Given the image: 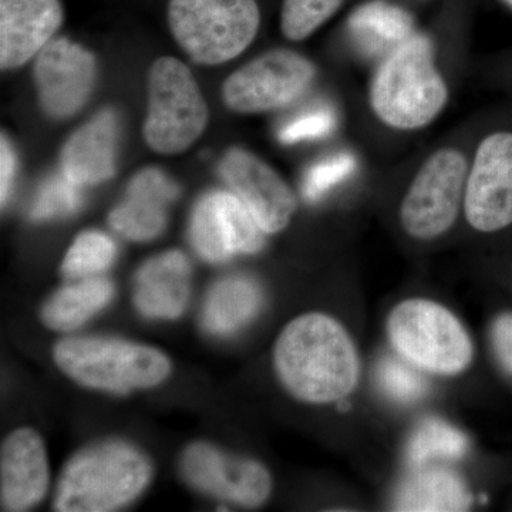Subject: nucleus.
<instances>
[{
    "instance_id": "obj_26",
    "label": "nucleus",
    "mask_w": 512,
    "mask_h": 512,
    "mask_svg": "<svg viewBox=\"0 0 512 512\" xmlns=\"http://www.w3.org/2000/svg\"><path fill=\"white\" fill-rule=\"evenodd\" d=\"M342 3L343 0H284L282 33L293 42H301L328 22Z\"/></svg>"
},
{
    "instance_id": "obj_19",
    "label": "nucleus",
    "mask_w": 512,
    "mask_h": 512,
    "mask_svg": "<svg viewBox=\"0 0 512 512\" xmlns=\"http://www.w3.org/2000/svg\"><path fill=\"white\" fill-rule=\"evenodd\" d=\"M191 293V265L180 251H167L144 262L134 278L133 301L151 319L180 318Z\"/></svg>"
},
{
    "instance_id": "obj_10",
    "label": "nucleus",
    "mask_w": 512,
    "mask_h": 512,
    "mask_svg": "<svg viewBox=\"0 0 512 512\" xmlns=\"http://www.w3.org/2000/svg\"><path fill=\"white\" fill-rule=\"evenodd\" d=\"M264 229L234 192L211 191L195 205L190 222L192 247L204 261L225 262L264 247Z\"/></svg>"
},
{
    "instance_id": "obj_5",
    "label": "nucleus",
    "mask_w": 512,
    "mask_h": 512,
    "mask_svg": "<svg viewBox=\"0 0 512 512\" xmlns=\"http://www.w3.org/2000/svg\"><path fill=\"white\" fill-rule=\"evenodd\" d=\"M168 26L194 62L217 66L235 59L258 35L256 0H170Z\"/></svg>"
},
{
    "instance_id": "obj_9",
    "label": "nucleus",
    "mask_w": 512,
    "mask_h": 512,
    "mask_svg": "<svg viewBox=\"0 0 512 512\" xmlns=\"http://www.w3.org/2000/svg\"><path fill=\"white\" fill-rule=\"evenodd\" d=\"M315 77V64L305 56L288 49L269 50L227 77L222 100L235 113L278 110L308 92Z\"/></svg>"
},
{
    "instance_id": "obj_2",
    "label": "nucleus",
    "mask_w": 512,
    "mask_h": 512,
    "mask_svg": "<svg viewBox=\"0 0 512 512\" xmlns=\"http://www.w3.org/2000/svg\"><path fill=\"white\" fill-rule=\"evenodd\" d=\"M153 466L140 448L124 440H106L74 454L57 481L55 510H120L143 493Z\"/></svg>"
},
{
    "instance_id": "obj_1",
    "label": "nucleus",
    "mask_w": 512,
    "mask_h": 512,
    "mask_svg": "<svg viewBox=\"0 0 512 512\" xmlns=\"http://www.w3.org/2000/svg\"><path fill=\"white\" fill-rule=\"evenodd\" d=\"M275 369L301 402L326 404L349 396L359 382V356L346 329L325 313H306L276 340Z\"/></svg>"
},
{
    "instance_id": "obj_27",
    "label": "nucleus",
    "mask_w": 512,
    "mask_h": 512,
    "mask_svg": "<svg viewBox=\"0 0 512 512\" xmlns=\"http://www.w3.org/2000/svg\"><path fill=\"white\" fill-rule=\"evenodd\" d=\"M80 188L64 174L50 177L37 191L30 218L33 221H49L73 214L82 205Z\"/></svg>"
},
{
    "instance_id": "obj_23",
    "label": "nucleus",
    "mask_w": 512,
    "mask_h": 512,
    "mask_svg": "<svg viewBox=\"0 0 512 512\" xmlns=\"http://www.w3.org/2000/svg\"><path fill=\"white\" fill-rule=\"evenodd\" d=\"M114 296L113 282L101 276L82 278L60 288L43 305L42 320L47 328L70 332L109 306Z\"/></svg>"
},
{
    "instance_id": "obj_32",
    "label": "nucleus",
    "mask_w": 512,
    "mask_h": 512,
    "mask_svg": "<svg viewBox=\"0 0 512 512\" xmlns=\"http://www.w3.org/2000/svg\"><path fill=\"white\" fill-rule=\"evenodd\" d=\"M16 170H18V160H16L15 150H13L8 137L2 134V141H0V197H2V205H5L9 200L13 183H15Z\"/></svg>"
},
{
    "instance_id": "obj_6",
    "label": "nucleus",
    "mask_w": 512,
    "mask_h": 512,
    "mask_svg": "<svg viewBox=\"0 0 512 512\" xmlns=\"http://www.w3.org/2000/svg\"><path fill=\"white\" fill-rule=\"evenodd\" d=\"M210 120L197 80L181 60L157 59L148 73L147 146L164 156L184 153L202 136Z\"/></svg>"
},
{
    "instance_id": "obj_25",
    "label": "nucleus",
    "mask_w": 512,
    "mask_h": 512,
    "mask_svg": "<svg viewBox=\"0 0 512 512\" xmlns=\"http://www.w3.org/2000/svg\"><path fill=\"white\" fill-rule=\"evenodd\" d=\"M116 255V244L109 235L100 231L82 232L64 256L62 274L72 279L97 276L113 265Z\"/></svg>"
},
{
    "instance_id": "obj_4",
    "label": "nucleus",
    "mask_w": 512,
    "mask_h": 512,
    "mask_svg": "<svg viewBox=\"0 0 512 512\" xmlns=\"http://www.w3.org/2000/svg\"><path fill=\"white\" fill-rule=\"evenodd\" d=\"M53 357L74 382L116 394L156 387L171 372L170 360L160 350L121 339H63Z\"/></svg>"
},
{
    "instance_id": "obj_8",
    "label": "nucleus",
    "mask_w": 512,
    "mask_h": 512,
    "mask_svg": "<svg viewBox=\"0 0 512 512\" xmlns=\"http://www.w3.org/2000/svg\"><path fill=\"white\" fill-rule=\"evenodd\" d=\"M467 161L457 150L437 151L414 177L400 207L410 237L430 241L453 227L466 194Z\"/></svg>"
},
{
    "instance_id": "obj_16",
    "label": "nucleus",
    "mask_w": 512,
    "mask_h": 512,
    "mask_svg": "<svg viewBox=\"0 0 512 512\" xmlns=\"http://www.w3.org/2000/svg\"><path fill=\"white\" fill-rule=\"evenodd\" d=\"M60 0H0V67L19 69L39 55L62 26Z\"/></svg>"
},
{
    "instance_id": "obj_31",
    "label": "nucleus",
    "mask_w": 512,
    "mask_h": 512,
    "mask_svg": "<svg viewBox=\"0 0 512 512\" xmlns=\"http://www.w3.org/2000/svg\"><path fill=\"white\" fill-rule=\"evenodd\" d=\"M491 340L498 362L512 375V313L498 316L491 330Z\"/></svg>"
},
{
    "instance_id": "obj_22",
    "label": "nucleus",
    "mask_w": 512,
    "mask_h": 512,
    "mask_svg": "<svg viewBox=\"0 0 512 512\" xmlns=\"http://www.w3.org/2000/svg\"><path fill=\"white\" fill-rule=\"evenodd\" d=\"M350 36L369 55H389L414 35L412 16L392 3L373 0L357 8L348 20Z\"/></svg>"
},
{
    "instance_id": "obj_29",
    "label": "nucleus",
    "mask_w": 512,
    "mask_h": 512,
    "mask_svg": "<svg viewBox=\"0 0 512 512\" xmlns=\"http://www.w3.org/2000/svg\"><path fill=\"white\" fill-rule=\"evenodd\" d=\"M356 170V158L350 153L332 154L313 164L303 178L302 192L308 201H319L332 188Z\"/></svg>"
},
{
    "instance_id": "obj_7",
    "label": "nucleus",
    "mask_w": 512,
    "mask_h": 512,
    "mask_svg": "<svg viewBox=\"0 0 512 512\" xmlns=\"http://www.w3.org/2000/svg\"><path fill=\"white\" fill-rule=\"evenodd\" d=\"M387 335L404 360L437 375H457L473 360V342L460 320L427 299L399 303L387 320Z\"/></svg>"
},
{
    "instance_id": "obj_3",
    "label": "nucleus",
    "mask_w": 512,
    "mask_h": 512,
    "mask_svg": "<svg viewBox=\"0 0 512 512\" xmlns=\"http://www.w3.org/2000/svg\"><path fill=\"white\" fill-rule=\"evenodd\" d=\"M447 101L448 87L434 62L433 45L417 33L384 56L370 84L373 113L397 130L426 127Z\"/></svg>"
},
{
    "instance_id": "obj_17",
    "label": "nucleus",
    "mask_w": 512,
    "mask_h": 512,
    "mask_svg": "<svg viewBox=\"0 0 512 512\" xmlns=\"http://www.w3.org/2000/svg\"><path fill=\"white\" fill-rule=\"evenodd\" d=\"M177 184L157 168H144L128 184L126 197L111 211L110 227L134 242L157 238L167 224V207L178 197Z\"/></svg>"
},
{
    "instance_id": "obj_13",
    "label": "nucleus",
    "mask_w": 512,
    "mask_h": 512,
    "mask_svg": "<svg viewBox=\"0 0 512 512\" xmlns=\"http://www.w3.org/2000/svg\"><path fill=\"white\" fill-rule=\"evenodd\" d=\"M464 211L480 232L512 224V133H494L481 141L467 178Z\"/></svg>"
},
{
    "instance_id": "obj_12",
    "label": "nucleus",
    "mask_w": 512,
    "mask_h": 512,
    "mask_svg": "<svg viewBox=\"0 0 512 512\" xmlns=\"http://www.w3.org/2000/svg\"><path fill=\"white\" fill-rule=\"evenodd\" d=\"M33 76L47 116L69 119L86 106L96 87V57L66 37L52 40L37 55Z\"/></svg>"
},
{
    "instance_id": "obj_28",
    "label": "nucleus",
    "mask_w": 512,
    "mask_h": 512,
    "mask_svg": "<svg viewBox=\"0 0 512 512\" xmlns=\"http://www.w3.org/2000/svg\"><path fill=\"white\" fill-rule=\"evenodd\" d=\"M419 367L404 359L386 356L377 366V382L387 396L400 403H412L427 392L424 377L417 372Z\"/></svg>"
},
{
    "instance_id": "obj_14",
    "label": "nucleus",
    "mask_w": 512,
    "mask_h": 512,
    "mask_svg": "<svg viewBox=\"0 0 512 512\" xmlns=\"http://www.w3.org/2000/svg\"><path fill=\"white\" fill-rule=\"evenodd\" d=\"M220 175L265 234L288 227L296 211L295 195L271 165L247 150L231 148L222 157Z\"/></svg>"
},
{
    "instance_id": "obj_30",
    "label": "nucleus",
    "mask_w": 512,
    "mask_h": 512,
    "mask_svg": "<svg viewBox=\"0 0 512 512\" xmlns=\"http://www.w3.org/2000/svg\"><path fill=\"white\" fill-rule=\"evenodd\" d=\"M335 126L336 117L332 109L326 106L313 107L284 124L279 130V140L284 144L319 140L328 136Z\"/></svg>"
},
{
    "instance_id": "obj_24",
    "label": "nucleus",
    "mask_w": 512,
    "mask_h": 512,
    "mask_svg": "<svg viewBox=\"0 0 512 512\" xmlns=\"http://www.w3.org/2000/svg\"><path fill=\"white\" fill-rule=\"evenodd\" d=\"M468 450L467 437L446 421L427 419L417 427L407 444V461L424 466L431 458H461Z\"/></svg>"
},
{
    "instance_id": "obj_18",
    "label": "nucleus",
    "mask_w": 512,
    "mask_h": 512,
    "mask_svg": "<svg viewBox=\"0 0 512 512\" xmlns=\"http://www.w3.org/2000/svg\"><path fill=\"white\" fill-rule=\"evenodd\" d=\"M119 117L101 110L67 140L60 156L62 174L79 187L97 185L116 174Z\"/></svg>"
},
{
    "instance_id": "obj_11",
    "label": "nucleus",
    "mask_w": 512,
    "mask_h": 512,
    "mask_svg": "<svg viewBox=\"0 0 512 512\" xmlns=\"http://www.w3.org/2000/svg\"><path fill=\"white\" fill-rule=\"evenodd\" d=\"M180 470L195 490L242 507H259L272 490L271 476L261 463L231 456L208 443L185 448Z\"/></svg>"
},
{
    "instance_id": "obj_15",
    "label": "nucleus",
    "mask_w": 512,
    "mask_h": 512,
    "mask_svg": "<svg viewBox=\"0 0 512 512\" xmlns=\"http://www.w3.org/2000/svg\"><path fill=\"white\" fill-rule=\"evenodd\" d=\"M49 488V461L42 437L25 427L12 431L0 451L2 510H32Z\"/></svg>"
},
{
    "instance_id": "obj_21",
    "label": "nucleus",
    "mask_w": 512,
    "mask_h": 512,
    "mask_svg": "<svg viewBox=\"0 0 512 512\" xmlns=\"http://www.w3.org/2000/svg\"><path fill=\"white\" fill-rule=\"evenodd\" d=\"M397 490L396 511H466L471 495L453 471L441 467H417Z\"/></svg>"
},
{
    "instance_id": "obj_20",
    "label": "nucleus",
    "mask_w": 512,
    "mask_h": 512,
    "mask_svg": "<svg viewBox=\"0 0 512 512\" xmlns=\"http://www.w3.org/2000/svg\"><path fill=\"white\" fill-rule=\"evenodd\" d=\"M262 289L244 275L222 278L214 284L202 309V325L217 336H228L248 325L261 311Z\"/></svg>"
},
{
    "instance_id": "obj_33",
    "label": "nucleus",
    "mask_w": 512,
    "mask_h": 512,
    "mask_svg": "<svg viewBox=\"0 0 512 512\" xmlns=\"http://www.w3.org/2000/svg\"><path fill=\"white\" fill-rule=\"evenodd\" d=\"M510 2L512 3V0H510Z\"/></svg>"
}]
</instances>
